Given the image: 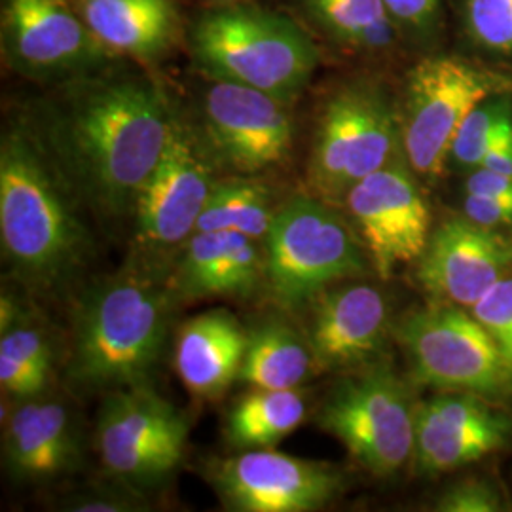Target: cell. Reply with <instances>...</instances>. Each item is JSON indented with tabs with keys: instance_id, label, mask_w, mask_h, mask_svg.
<instances>
[{
	"instance_id": "7a4b0ae2",
	"label": "cell",
	"mask_w": 512,
	"mask_h": 512,
	"mask_svg": "<svg viewBox=\"0 0 512 512\" xmlns=\"http://www.w3.org/2000/svg\"><path fill=\"white\" fill-rule=\"evenodd\" d=\"M78 196L50 152L25 128L10 129L0 147L2 258L38 293L73 285L88 264L92 239L76 209Z\"/></svg>"
},
{
	"instance_id": "5b68a950",
	"label": "cell",
	"mask_w": 512,
	"mask_h": 512,
	"mask_svg": "<svg viewBox=\"0 0 512 512\" xmlns=\"http://www.w3.org/2000/svg\"><path fill=\"white\" fill-rule=\"evenodd\" d=\"M264 260V285L285 310L308 306L338 281L366 272L351 226L329 202L308 194L277 207L264 239Z\"/></svg>"
},
{
	"instance_id": "1f68e13d",
	"label": "cell",
	"mask_w": 512,
	"mask_h": 512,
	"mask_svg": "<svg viewBox=\"0 0 512 512\" xmlns=\"http://www.w3.org/2000/svg\"><path fill=\"white\" fill-rule=\"evenodd\" d=\"M389 16L399 29H406L418 37L435 31L440 18L442 0H384Z\"/></svg>"
},
{
	"instance_id": "ba28073f",
	"label": "cell",
	"mask_w": 512,
	"mask_h": 512,
	"mask_svg": "<svg viewBox=\"0 0 512 512\" xmlns=\"http://www.w3.org/2000/svg\"><path fill=\"white\" fill-rule=\"evenodd\" d=\"M416 406L403 378L370 363L338 380L317 410V425L340 440L368 473H397L414 452Z\"/></svg>"
},
{
	"instance_id": "4fadbf2b",
	"label": "cell",
	"mask_w": 512,
	"mask_h": 512,
	"mask_svg": "<svg viewBox=\"0 0 512 512\" xmlns=\"http://www.w3.org/2000/svg\"><path fill=\"white\" fill-rule=\"evenodd\" d=\"M287 105L270 93L217 80L203 99V139L217 165L255 177L283 164L293 148Z\"/></svg>"
},
{
	"instance_id": "2e32d148",
	"label": "cell",
	"mask_w": 512,
	"mask_h": 512,
	"mask_svg": "<svg viewBox=\"0 0 512 512\" xmlns=\"http://www.w3.org/2000/svg\"><path fill=\"white\" fill-rule=\"evenodd\" d=\"M511 268L512 238L469 217H456L431 232L418 281L439 304L471 310Z\"/></svg>"
},
{
	"instance_id": "44dd1931",
	"label": "cell",
	"mask_w": 512,
	"mask_h": 512,
	"mask_svg": "<svg viewBox=\"0 0 512 512\" xmlns=\"http://www.w3.org/2000/svg\"><path fill=\"white\" fill-rule=\"evenodd\" d=\"M247 332L226 310L200 313L184 323L175 344V368L184 387L198 399H220L239 380Z\"/></svg>"
},
{
	"instance_id": "7402d4cb",
	"label": "cell",
	"mask_w": 512,
	"mask_h": 512,
	"mask_svg": "<svg viewBox=\"0 0 512 512\" xmlns=\"http://www.w3.org/2000/svg\"><path fill=\"white\" fill-rule=\"evenodd\" d=\"M82 18L110 52L139 59L164 55L179 33L171 0H84Z\"/></svg>"
},
{
	"instance_id": "d6986e66",
	"label": "cell",
	"mask_w": 512,
	"mask_h": 512,
	"mask_svg": "<svg viewBox=\"0 0 512 512\" xmlns=\"http://www.w3.org/2000/svg\"><path fill=\"white\" fill-rule=\"evenodd\" d=\"M42 395L19 399L2 418L4 467L21 484L54 480L73 471L80 461L78 431L69 406Z\"/></svg>"
},
{
	"instance_id": "f546056e",
	"label": "cell",
	"mask_w": 512,
	"mask_h": 512,
	"mask_svg": "<svg viewBox=\"0 0 512 512\" xmlns=\"http://www.w3.org/2000/svg\"><path fill=\"white\" fill-rule=\"evenodd\" d=\"M471 313L492 334L503 357L512 366V277H503L484 294Z\"/></svg>"
},
{
	"instance_id": "e0dca14e",
	"label": "cell",
	"mask_w": 512,
	"mask_h": 512,
	"mask_svg": "<svg viewBox=\"0 0 512 512\" xmlns=\"http://www.w3.org/2000/svg\"><path fill=\"white\" fill-rule=\"evenodd\" d=\"M512 421L465 391H444L416 406L412 461L421 475H440L503 448Z\"/></svg>"
},
{
	"instance_id": "7c38bea8",
	"label": "cell",
	"mask_w": 512,
	"mask_h": 512,
	"mask_svg": "<svg viewBox=\"0 0 512 512\" xmlns=\"http://www.w3.org/2000/svg\"><path fill=\"white\" fill-rule=\"evenodd\" d=\"M344 202L382 279L420 260L431 238V209L404 154L353 184Z\"/></svg>"
},
{
	"instance_id": "d6a6232c",
	"label": "cell",
	"mask_w": 512,
	"mask_h": 512,
	"mask_svg": "<svg viewBox=\"0 0 512 512\" xmlns=\"http://www.w3.org/2000/svg\"><path fill=\"white\" fill-rule=\"evenodd\" d=\"M67 511L74 512H137L147 511V503L135 494H110L105 490L78 495L65 503Z\"/></svg>"
},
{
	"instance_id": "603a6c76",
	"label": "cell",
	"mask_w": 512,
	"mask_h": 512,
	"mask_svg": "<svg viewBox=\"0 0 512 512\" xmlns=\"http://www.w3.org/2000/svg\"><path fill=\"white\" fill-rule=\"evenodd\" d=\"M313 368L317 366L306 336L281 319H266L247 332L241 382L256 389H296Z\"/></svg>"
},
{
	"instance_id": "8d00e7d4",
	"label": "cell",
	"mask_w": 512,
	"mask_h": 512,
	"mask_svg": "<svg viewBox=\"0 0 512 512\" xmlns=\"http://www.w3.org/2000/svg\"><path fill=\"white\" fill-rule=\"evenodd\" d=\"M23 319L21 304L16 300L14 294L2 293L0 298V334L6 330L14 329Z\"/></svg>"
},
{
	"instance_id": "ffe728a7",
	"label": "cell",
	"mask_w": 512,
	"mask_h": 512,
	"mask_svg": "<svg viewBox=\"0 0 512 512\" xmlns=\"http://www.w3.org/2000/svg\"><path fill=\"white\" fill-rule=\"evenodd\" d=\"M266 279L256 239L238 232H194L181 247L169 289L175 298L251 296Z\"/></svg>"
},
{
	"instance_id": "30bf717a",
	"label": "cell",
	"mask_w": 512,
	"mask_h": 512,
	"mask_svg": "<svg viewBox=\"0 0 512 512\" xmlns=\"http://www.w3.org/2000/svg\"><path fill=\"white\" fill-rule=\"evenodd\" d=\"M188 421L152 385L116 389L103 395L95 442L103 467L133 488L162 484L181 465Z\"/></svg>"
},
{
	"instance_id": "8992f818",
	"label": "cell",
	"mask_w": 512,
	"mask_h": 512,
	"mask_svg": "<svg viewBox=\"0 0 512 512\" xmlns=\"http://www.w3.org/2000/svg\"><path fill=\"white\" fill-rule=\"evenodd\" d=\"M497 93H512L511 74L459 55L418 61L406 76L401 114L403 154L414 173L429 181L440 177L465 118Z\"/></svg>"
},
{
	"instance_id": "9c48e42d",
	"label": "cell",
	"mask_w": 512,
	"mask_h": 512,
	"mask_svg": "<svg viewBox=\"0 0 512 512\" xmlns=\"http://www.w3.org/2000/svg\"><path fill=\"white\" fill-rule=\"evenodd\" d=\"M393 334L416 382L484 399L512 395V366L473 313L448 304L412 311Z\"/></svg>"
},
{
	"instance_id": "ac0fdd59",
	"label": "cell",
	"mask_w": 512,
	"mask_h": 512,
	"mask_svg": "<svg viewBox=\"0 0 512 512\" xmlns=\"http://www.w3.org/2000/svg\"><path fill=\"white\" fill-rule=\"evenodd\" d=\"M306 340L317 370L376 363L391 330L384 294L370 285L329 287L310 302Z\"/></svg>"
},
{
	"instance_id": "5bb4252c",
	"label": "cell",
	"mask_w": 512,
	"mask_h": 512,
	"mask_svg": "<svg viewBox=\"0 0 512 512\" xmlns=\"http://www.w3.org/2000/svg\"><path fill=\"white\" fill-rule=\"evenodd\" d=\"M211 484L230 511L310 512L344 490V473L323 461L258 448L224 459L211 471Z\"/></svg>"
},
{
	"instance_id": "836d02e7",
	"label": "cell",
	"mask_w": 512,
	"mask_h": 512,
	"mask_svg": "<svg viewBox=\"0 0 512 512\" xmlns=\"http://www.w3.org/2000/svg\"><path fill=\"white\" fill-rule=\"evenodd\" d=\"M463 213L476 224L495 230L501 226H512V200L465 194Z\"/></svg>"
},
{
	"instance_id": "d590c367",
	"label": "cell",
	"mask_w": 512,
	"mask_h": 512,
	"mask_svg": "<svg viewBox=\"0 0 512 512\" xmlns=\"http://www.w3.org/2000/svg\"><path fill=\"white\" fill-rule=\"evenodd\" d=\"M480 167H482V169H488V171H495V173L512 175V135L509 139H505L501 145H497V147L482 160Z\"/></svg>"
},
{
	"instance_id": "e575fe53",
	"label": "cell",
	"mask_w": 512,
	"mask_h": 512,
	"mask_svg": "<svg viewBox=\"0 0 512 512\" xmlns=\"http://www.w3.org/2000/svg\"><path fill=\"white\" fill-rule=\"evenodd\" d=\"M463 188H465V194L512 200V175H503V173L478 167L475 171H471Z\"/></svg>"
},
{
	"instance_id": "4316f807",
	"label": "cell",
	"mask_w": 512,
	"mask_h": 512,
	"mask_svg": "<svg viewBox=\"0 0 512 512\" xmlns=\"http://www.w3.org/2000/svg\"><path fill=\"white\" fill-rule=\"evenodd\" d=\"M52 348L42 330L21 321L0 334V384L18 399L37 397L52 378Z\"/></svg>"
},
{
	"instance_id": "83f0119b",
	"label": "cell",
	"mask_w": 512,
	"mask_h": 512,
	"mask_svg": "<svg viewBox=\"0 0 512 512\" xmlns=\"http://www.w3.org/2000/svg\"><path fill=\"white\" fill-rule=\"evenodd\" d=\"M512 135L511 93H497L478 103L456 133L450 150V162L475 171L482 160Z\"/></svg>"
},
{
	"instance_id": "52a82bcc",
	"label": "cell",
	"mask_w": 512,
	"mask_h": 512,
	"mask_svg": "<svg viewBox=\"0 0 512 512\" xmlns=\"http://www.w3.org/2000/svg\"><path fill=\"white\" fill-rule=\"evenodd\" d=\"M401 116L374 82H351L325 105L308 165L313 196L344 200L353 184L401 156Z\"/></svg>"
},
{
	"instance_id": "8fae6325",
	"label": "cell",
	"mask_w": 512,
	"mask_h": 512,
	"mask_svg": "<svg viewBox=\"0 0 512 512\" xmlns=\"http://www.w3.org/2000/svg\"><path fill=\"white\" fill-rule=\"evenodd\" d=\"M205 139L175 114L164 154L135 203V236L143 249L162 255L181 249L196 232L217 177Z\"/></svg>"
},
{
	"instance_id": "6da1fadb",
	"label": "cell",
	"mask_w": 512,
	"mask_h": 512,
	"mask_svg": "<svg viewBox=\"0 0 512 512\" xmlns=\"http://www.w3.org/2000/svg\"><path fill=\"white\" fill-rule=\"evenodd\" d=\"M173 120L164 90L150 80H86L50 109L42 145L80 202L122 219L133 215Z\"/></svg>"
},
{
	"instance_id": "277c9868",
	"label": "cell",
	"mask_w": 512,
	"mask_h": 512,
	"mask_svg": "<svg viewBox=\"0 0 512 512\" xmlns=\"http://www.w3.org/2000/svg\"><path fill=\"white\" fill-rule=\"evenodd\" d=\"M192 52L215 80L236 82L291 103L310 82L319 52L291 19L253 6L205 12Z\"/></svg>"
},
{
	"instance_id": "484cf974",
	"label": "cell",
	"mask_w": 512,
	"mask_h": 512,
	"mask_svg": "<svg viewBox=\"0 0 512 512\" xmlns=\"http://www.w3.org/2000/svg\"><path fill=\"white\" fill-rule=\"evenodd\" d=\"M306 6L332 37L357 50H385L399 31L384 0H306Z\"/></svg>"
},
{
	"instance_id": "cb8c5ba5",
	"label": "cell",
	"mask_w": 512,
	"mask_h": 512,
	"mask_svg": "<svg viewBox=\"0 0 512 512\" xmlns=\"http://www.w3.org/2000/svg\"><path fill=\"white\" fill-rule=\"evenodd\" d=\"M308 416L306 395L296 389H256L243 395L226 418V439L238 450L272 448Z\"/></svg>"
},
{
	"instance_id": "d4e9b609",
	"label": "cell",
	"mask_w": 512,
	"mask_h": 512,
	"mask_svg": "<svg viewBox=\"0 0 512 512\" xmlns=\"http://www.w3.org/2000/svg\"><path fill=\"white\" fill-rule=\"evenodd\" d=\"M272 194L253 177L232 175L217 179L205 203L196 232H238L264 241L275 217Z\"/></svg>"
},
{
	"instance_id": "4dcf8cb0",
	"label": "cell",
	"mask_w": 512,
	"mask_h": 512,
	"mask_svg": "<svg viewBox=\"0 0 512 512\" xmlns=\"http://www.w3.org/2000/svg\"><path fill=\"white\" fill-rule=\"evenodd\" d=\"M440 512H499L503 511V499L490 482L467 478L450 486L437 501Z\"/></svg>"
},
{
	"instance_id": "f1b7e54d",
	"label": "cell",
	"mask_w": 512,
	"mask_h": 512,
	"mask_svg": "<svg viewBox=\"0 0 512 512\" xmlns=\"http://www.w3.org/2000/svg\"><path fill=\"white\" fill-rule=\"evenodd\" d=\"M461 21L478 52L512 61V0H461Z\"/></svg>"
},
{
	"instance_id": "3957f363",
	"label": "cell",
	"mask_w": 512,
	"mask_h": 512,
	"mask_svg": "<svg viewBox=\"0 0 512 512\" xmlns=\"http://www.w3.org/2000/svg\"><path fill=\"white\" fill-rule=\"evenodd\" d=\"M173 298L169 287L133 270L86 287L74 304L67 384L103 395L152 385Z\"/></svg>"
},
{
	"instance_id": "9a60e30c",
	"label": "cell",
	"mask_w": 512,
	"mask_h": 512,
	"mask_svg": "<svg viewBox=\"0 0 512 512\" xmlns=\"http://www.w3.org/2000/svg\"><path fill=\"white\" fill-rule=\"evenodd\" d=\"M2 44L6 61L35 78L90 73L114 54L67 0H4Z\"/></svg>"
}]
</instances>
